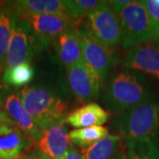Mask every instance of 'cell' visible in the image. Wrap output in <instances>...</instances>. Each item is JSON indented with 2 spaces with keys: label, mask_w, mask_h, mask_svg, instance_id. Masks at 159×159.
<instances>
[{
  "label": "cell",
  "mask_w": 159,
  "mask_h": 159,
  "mask_svg": "<svg viewBox=\"0 0 159 159\" xmlns=\"http://www.w3.org/2000/svg\"><path fill=\"white\" fill-rule=\"evenodd\" d=\"M19 93L25 110L42 131L64 121L70 113L67 97L54 87L27 85Z\"/></svg>",
  "instance_id": "6da1fadb"
},
{
  "label": "cell",
  "mask_w": 159,
  "mask_h": 159,
  "mask_svg": "<svg viewBox=\"0 0 159 159\" xmlns=\"http://www.w3.org/2000/svg\"><path fill=\"white\" fill-rule=\"evenodd\" d=\"M115 129L125 142L155 141L159 133V101L149 97L113 120Z\"/></svg>",
  "instance_id": "7a4b0ae2"
},
{
  "label": "cell",
  "mask_w": 159,
  "mask_h": 159,
  "mask_svg": "<svg viewBox=\"0 0 159 159\" xmlns=\"http://www.w3.org/2000/svg\"><path fill=\"white\" fill-rule=\"evenodd\" d=\"M148 97L142 78L130 70H123L111 77L103 101L111 112L119 115Z\"/></svg>",
  "instance_id": "3957f363"
},
{
  "label": "cell",
  "mask_w": 159,
  "mask_h": 159,
  "mask_svg": "<svg viewBox=\"0 0 159 159\" xmlns=\"http://www.w3.org/2000/svg\"><path fill=\"white\" fill-rule=\"evenodd\" d=\"M119 18L125 51L152 42L154 27L142 1H131L119 12Z\"/></svg>",
  "instance_id": "277c9868"
},
{
  "label": "cell",
  "mask_w": 159,
  "mask_h": 159,
  "mask_svg": "<svg viewBox=\"0 0 159 159\" xmlns=\"http://www.w3.org/2000/svg\"><path fill=\"white\" fill-rule=\"evenodd\" d=\"M81 26L92 37L110 48L113 49L122 44V29L119 15L109 5L108 1H103L89 12Z\"/></svg>",
  "instance_id": "5b68a950"
},
{
  "label": "cell",
  "mask_w": 159,
  "mask_h": 159,
  "mask_svg": "<svg viewBox=\"0 0 159 159\" xmlns=\"http://www.w3.org/2000/svg\"><path fill=\"white\" fill-rule=\"evenodd\" d=\"M34 144L0 106V159H23Z\"/></svg>",
  "instance_id": "8992f818"
},
{
  "label": "cell",
  "mask_w": 159,
  "mask_h": 159,
  "mask_svg": "<svg viewBox=\"0 0 159 159\" xmlns=\"http://www.w3.org/2000/svg\"><path fill=\"white\" fill-rule=\"evenodd\" d=\"M28 23L38 51H42L54 43L64 31L77 25L62 14H32L22 19Z\"/></svg>",
  "instance_id": "52a82bcc"
},
{
  "label": "cell",
  "mask_w": 159,
  "mask_h": 159,
  "mask_svg": "<svg viewBox=\"0 0 159 159\" xmlns=\"http://www.w3.org/2000/svg\"><path fill=\"white\" fill-rule=\"evenodd\" d=\"M79 27L81 36L83 61L97 73L101 85L103 86L112 66L118 62L116 53L112 48L102 44L92 37L82 28L81 24Z\"/></svg>",
  "instance_id": "ba28073f"
},
{
  "label": "cell",
  "mask_w": 159,
  "mask_h": 159,
  "mask_svg": "<svg viewBox=\"0 0 159 159\" xmlns=\"http://www.w3.org/2000/svg\"><path fill=\"white\" fill-rule=\"evenodd\" d=\"M69 90L80 103H89L99 95L101 81L83 59L66 68Z\"/></svg>",
  "instance_id": "9c48e42d"
},
{
  "label": "cell",
  "mask_w": 159,
  "mask_h": 159,
  "mask_svg": "<svg viewBox=\"0 0 159 159\" xmlns=\"http://www.w3.org/2000/svg\"><path fill=\"white\" fill-rule=\"evenodd\" d=\"M37 53L39 51L28 23L17 19L6 54L4 71L24 63H30Z\"/></svg>",
  "instance_id": "30bf717a"
},
{
  "label": "cell",
  "mask_w": 159,
  "mask_h": 159,
  "mask_svg": "<svg viewBox=\"0 0 159 159\" xmlns=\"http://www.w3.org/2000/svg\"><path fill=\"white\" fill-rule=\"evenodd\" d=\"M0 106L25 134H27L35 143L37 142L43 131L24 108L19 89L1 83Z\"/></svg>",
  "instance_id": "8fae6325"
},
{
  "label": "cell",
  "mask_w": 159,
  "mask_h": 159,
  "mask_svg": "<svg viewBox=\"0 0 159 159\" xmlns=\"http://www.w3.org/2000/svg\"><path fill=\"white\" fill-rule=\"evenodd\" d=\"M126 70L138 71L159 80V46L150 42L126 51L123 60Z\"/></svg>",
  "instance_id": "7c38bea8"
},
{
  "label": "cell",
  "mask_w": 159,
  "mask_h": 159,
  "mask_svg": "<svg viewBox=\"0 0 159 159\" xmlns=\"http://www.w3.org/2000/svg\"><path fill=\"white\" fill-rule=\"evenodd\" d=\"M36 148L50 159H63L72 146L67 125L62 121L42 132Z\"/></svg>",
  "instance_id": "4fadbf2b"
},
{
  "label": "cell",
  "mask_w": 159,
  "mask_h": 159,
  "mask_svg": "<svg viewBox=\"0 0 159 159\" xmlns=\"http://www.w3.org/2000/svg\"><path fill=\"white\" fill-rule=\"evenodd\" d=\"M57 56L66 69L83 59L81 36L79 26H73L54 41Z\"/></svg>",
  "instance_id": "5bb4252c"
},
{
  "label": "cell",
  "mask_w": 159,
  "mask_h": 159,
  "mask_svg": "<svg viewBox=\"0 0 159 159\" xmlns=\"http://www.w3.org/2000/svg\"><path fill=\"white\" fill-rule=\"evenodd\" d=\"M18 20L32 14L66 15L65 1L62 0H18L6 1Z\"/></svg>",
  "instance_id": "9a60e30c"
},
{
  "label": "cell",
  "mask_w": 159,
  "mask_h": 159,
  "mask_svg": "<svg viewBox=\"0 0 159 159\" xmlns=\"http://www.w3.org/2000/svg\"><path fill=\"white\" fill-rule=\"evenodd\" d=\"M110 119V113L97 102H89L71 111L64 120L66 125L75 128L102 125Z\"/></svg>",
  "instance_id": "2e32d148"
},
{
  "label": "cell",
  "mask_w": 159,
  "mask_h": 159,
  "mask_svg": "<svg viewBox=\"0 0 159 159\" xmlns=\"http://www.w3.org/2000/svg\"><path fill=\"white\" fill-rule=\"evenodd\" d=\"M17 18L6 2H0V84L4 72L5 60Z\"/></svg>",
  "instance_id": "e0dca14e"
},
{
  "label": "cell",
  "mask_w": 159,
  "mask_h": 159,
  "mask_svg": "<svg viewBox=\"0 0 159 159\" xmlns=\"http://www.w3.org/2000/svg\"><path fill=\"white\" fill-rule=\"evenodd\" d=\"M123 139L119 134H109L89 148L81 150L84 159H111L118 152Z\"/></svg>",
  "instance_id": "ac0fdd59"
},
{
  "label": "cell",
  "mask_w": 159,
  "mask_h": 159,
  "mask_svg": "<svg viewBox=\"0 0 159 159\" xmlns=\"http://www.w3.org/2000/svg\"><path fill=\"white\" fill-rule=\"evenodd\" d=\"M109 135V129L102 125L76 128L69 132L71 142L81 150L89 148L97 141Z\"/></svg>",
  "instance_id": "d6986e66"
},
{
  "label": "cell",
  "mask_w": 159,
  "mask_h": 159,
  "mask_svg": "<svg viewBox=\"0 0 159 159\" xmlns=\"http://www.w3.org/2000/svg\"><path fill=\"white\" fill-rule=\"evenodd\" d=\"M34 77V70L30 63H24L12 68L5 70L2 74L1 83L14 89L29 85Z\"/></svg>",
  "instance_id": "ffe728a7"
},
{
  "label": "cell",
  "mask_w": 159,
  "mask_h": 159,
  "mask_svg": "<svg viewBox=\"0 0 159 159\" xmlns=\"http://www.w3.org/2000/svg\"><path fill=\"white\" fill-rule=\"evenodd\" d=\"M102 2L98 0H66V15L75 24L80 25L87 15L97 8Z\"/></svg>",
  "instance_id": "44dd1931"
},
{
  "label": "cell",
  "mask_w": 159,
  "mask_h": 159,
  "mask_svg": "<svg viewBox=\"0 0 159 159\" xmlns=\"http://www.w3.org/2000/svg\"><path fill=\"white\" fill-rule=\"evenodd\" d=\"M126 159H159V148L155 141L126 145Z\"/></svg>",
  "instance_id": "7402d4cb"
},
{
  "label": "cell",
  "mask_w": 159,
  "mask_h": 159,
  "mask_svg": "<svg viewBox=\"0 0 159 159\" xmlns=\"http://www.w3.org/2000/svg\"><path fill=\"white\" fill-rule=\"evenodd\" d=\"M142 2L152 22L155 33V30L159 28V0H145Z\"/></svg>",
  "instance_id": "603a6c76"
},
{
  "label": "cell",
  "mask_w": 159,
  "mask_h": 159,
  "mask_svg": "<svg viewBox=\"0 0 159 159\" xmlns=\"http://www.w3.org/2000/svg\"><path fill=\"white\" fill-rule=\"evenodd\" d=\"M131 1L129 0H114V1H108L109 5L111 6L114 11L119 15V13L121 11V10L127 6Z\"/></svg>",
  "instance_id": "cb8c5ba5"
},
{
  "label": "cell",
  "mask_w": 159,
  "mask_h": 159,
  "mask_svg": "<svg viewBox=\"0 0 159 159\" xmlns=\"http://www.w3.org/2000/svg\"><path fill=\"white\" fill-rule=\"evenodd\" d=\"M63 159H84V157L82 154L80 153L79 150H77L74 145H72L69 148L68 152Z\"/></svg>",
  "instance_id": "d4e9b609"
},
{
  "label": "cell",
  "mask_w": 159,
  "mask_h": 159,
  "mask_svg": "<svg viewBox=\"0 0 159 159\" xmlns=\"http://www.w3.org/2000/svg\"><path fill=\"white\" fill-rule=\"evenodd\" d=\"M23 159H50L44 156L43 153H41L37 148H33L28 155H26Z\"/></svg>",
  "instance_id": "484cf974"
},
{
  "label": "cell",
  "mask_w": 159,
  "mask_h": 159,
  "mask_svg": "<svg viewBox=\"0 0 159 159\" xmlns=\"http://www.w3.org/2000/svg\"><path fill=\"white\" fill-rule=\"evenodd\" d=\"M152 42H154L156 44H157L159 46V28L155 30V33H154V37Z\"/></svg>",
  "instance_id": "4316f807"
},
{
  "label": "cell",
  "mask_w": 159,
  "mask_h": 159,
  "mask_svg": "<svg viewBox=\"0 0 159 159\" xmlns=\"http://www.w3.org/2000/svg\"><path fill=\"white\" fill-rule=\"evenodd\" d=\"M113 159H126V156L122 153L118 154L117 156H115V157Z\"/></svg>",
  "instance_id": "83f0119b"
}]
</instances>
